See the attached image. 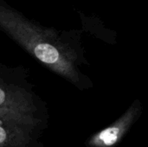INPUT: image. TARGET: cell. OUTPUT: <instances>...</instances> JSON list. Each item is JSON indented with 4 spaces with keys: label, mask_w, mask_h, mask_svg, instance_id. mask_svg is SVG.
<instances>
[{
    "label": "cell",
    "mask_w": 148,
    "mask_h": 147,
    "mask_svg": "<svg viewBox=\"0 0 148 147\" xmlns=\"http://www.w3.org/2000/svg\"><path fill=\"white\" fill-rule=\"evenodd\" d=\"M0 113L42 121L43 105L23 71L0 65Z\"/></svg>",
    "instance_id": "2"
},
{
    "label": "cell",
    "mask_w": 148,
    "mask_h": 147,
    "mask_svg": "<svg viewBox=\"0 0 148 147\" xmlns=\"http://www.w3.org/2000/svg\"><path fill=\"white\" fill-rule=\"evenodd\" d=\"M42 121L0 113V147H36Z\"/></svg>",
    "instance_id": "3"
},
{
    "label": "cell",
    "mask_w": 148,
    "mask_h": 147,
    "mask_svg": "<svg viewBox=\"0 0 148 147\" xmlns=\"http://www.w3.org/2000/svg\"><path fill=\"white\" fill-rule=\"evenodd\" d=\"M2 28L32 56L76 88L87 89L91 81L79 67L80 55L54 33L42 30L10 15H0Z\"/></svg>",
    "instance_id": "1"
},
{
    "label": "cell",
    "mask_w": 148,
    "mask_h": 147,
    "mask_svg": "<svg viewBox=\"0 0 148 147\" xmlns=\"http://www.w3.org/2000/svg\"><path fill=\"white\" fill-rule=\"evenodd\" d=\"M142 105L135 101L115 122L93 135L87 142L88 147H114L127 133L141 114Z\"/></svg>",
    "instance_id": "4"
}]
</instances>
